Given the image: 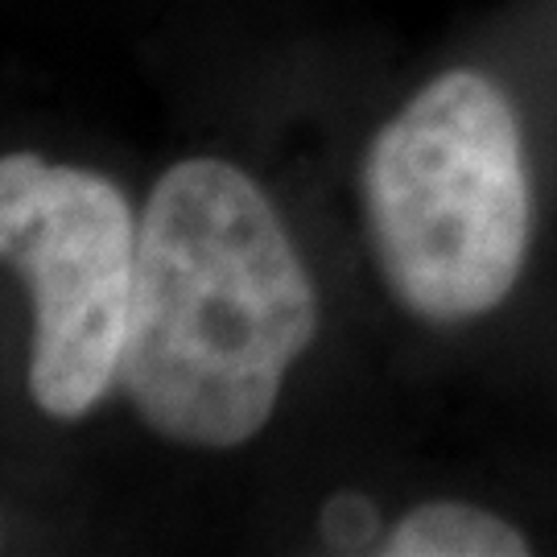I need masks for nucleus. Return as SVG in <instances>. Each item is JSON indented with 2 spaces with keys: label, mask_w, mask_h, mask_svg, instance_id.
Segmentation results:
<instances>
[{
  "label": "nucleus",
  "mask_w": 557,
  "mask_h": 557,
  "mask_svg": "<svg viewBox=\"0 0 557 557\" xmlns=\"http://www.w3.org/2000/svg\"><path fill=\"white\" fill-rule=\"evenodd\" d=\"M314 335V281L257 178L220 158L170 165L140 215L120 356L137 418L174 446H244Z\"/></svg>",
  "instance_id": "nucleus-1"
},
{
  "label": "nucleus",
  "mask_w": 557,
  "mask_h": 557,
  "mask_svg": "<svg viewBox=\"0 0 557 557\" xmlns=\"http://www.w3.org/2000/svg\"><path fill=\"white\" fill-rule=\"evenodd\" d=\"M137 236L112 178L29 149L0 158V264L29 289L25 384L46 418H87L120 380Z\"/></svg>",
  "instance_id": "nucleus-3"
},
{
  "label": "nucleus",
  "mask_w": 557,
  "mask_h": 557,
  "mask_svg": "<svg viewBox=\"0 0 557 557\" xmlns=\"http://www.w3.org/2000/svg\"><path fill=\"white\" fill-rule=\"evenodd\" d=\"M363 202L380 273L418 319L496 310L529 248V170L512 103L475 71H446L376 133Z\"/></svg>",
  "instance_id": "nucleus-2"
},
{
  "label": "nucleus",
  "mask_w": 557,
  "mask_h": 557,
  "mask_svg": "<svg viewBox=\"0 0 557 557\" xmlns=\"http://www.w3.org/2000/svg\"><path fill=\"white\" fill-rule=\"evenodd\" d=\"M388 557H524L529 541L508 520L475 504H421L388 529Z\"/></svg>",
  "instance_id": "nucleus-4"
}]
</instances>
